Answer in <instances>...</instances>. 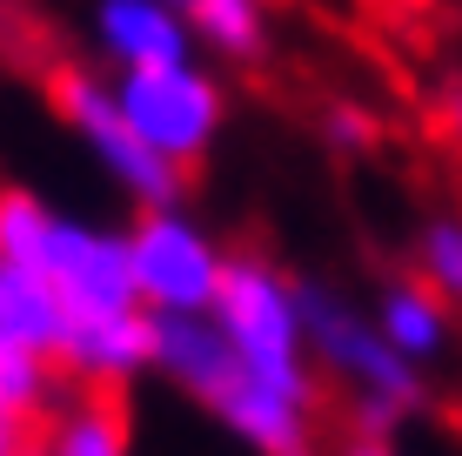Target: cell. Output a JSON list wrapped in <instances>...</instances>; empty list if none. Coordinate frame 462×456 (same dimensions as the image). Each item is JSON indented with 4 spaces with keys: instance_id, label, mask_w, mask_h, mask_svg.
Here are the masks:
<instances>
[{
    "instance_id": "obj_1",
    "label": "cell",
    "mask_w": 462,
    "mask_h": 456,
    "mask_svg": "<svg viewBox=\"0 0 462 456\" xmlns=\"http://www.w3.org/2000/svg\"><path fill=\"white\" fill-rule=\"evenodd\" d=\"M208 322L221 329V342L235 349L254 383L282 389L295 403H315V376L301 363V289H289L262 256H228L221 262V289Z\"/></svg>"
},
{
    "instance_id": "obj_2",
    "label": "cell",
    "mask_w": 462,
    "mask_h": 456,
    "mask_svg": "<svg viewBox=\"0 0 462 456\" xmlns=\"http://www.w3.org/2000/svg\"><path fill=\"white\" fill-rule=\"evenodd\" d=\"M301 336H309L315 349H322V363L356 389L362 443H382V430L422 396L416 363H402V356L375 336V322H362L356 309L328 302V295H301Z\"/></svg>"
},
{
    "instance_id": "obj_3",
    "label": "cell",
    "mask_w": 462,
    "mask_h": 456,
    "mask_svg": "<svg viewBox=\"0 0 462 456\" xmlns=\"http://www.w3.org/2000/svg\"><path fill=\"white\" fill-rule=\"evenodd\" d=\"M221 262L228 256L181 209H141V222L127 228V275H134V302L148 316H208Z\"/></svg>"
},
{
    "instance_id": "obj_4",
    "label": "cell",
    "mask_w": 462,
    "mask_h": 456,
    "mask_svg": "<svg viewBox=\"0 0 462 456\" xmlns=\"http://www.w3.org/2000/svg\"><path fill=\"white\" fill-rule=\"evenodd\" d=\"M115 107L127 115V128L141 135V148L162 154L174 175L201 162L221 135V88L195 60L181 68H148V74H121L115 81Z\"/></svg>"
},
{
    "instance_id": "obj_5",
    "label": "cell",
    "mask_w": 462,
    "mask_h": 456,
    "mask_svg": "<svg viewBox=\"0 0 462 456\" xmlns=\"http://www.w3.org/2000/svg\"><path fill=\"white\" fill-rule=\"evenodd\" d=\"M54 107H60V121L81 135V148L141 201V209H174L181 175H174L162 154L141 148V135L127 128V115L115 107V88L107 81H94V74H81V68H60L54 74Z\"/></svg>"
},
{
    "instance_id": "obj_6",
    "label": "cell",
    "mask_w": 462,
    "mask_h": 456,
    "mask_svg": "<svg viewBox=\"0 0 462 456\" xmlns=\"http://www.w3.org/2000/svg\"><path fill=\"white\" fill-rule=\"evenodd\" d=\"M60 295H68L74 316H107V309H141L134 302V275H127V235L74 222V215H54V235H47L41 269Z\"/></svg>"
},
{
    "instance_id": "obj_7",
    "label": "cell",
    "mask_w": 462,
    "mask_h": 456,
    "mask_svg": "<svg viewBox=\"0 0 462 456\" xmlns=\"http://www.w3.org/2000/svg\"><path fill=\"white\" fill-rule=\"evenodd\" d=\"M141 369H154V316L148 309H107V316H74L60 376L74 389H127Z\"/></svg>"
},
{
    "instance_id": "obj_8",
    "label": "cell",
    "mask_w": 462,
    "mask_h": 456,
    "mask_svg": "<svg viewBox=\"0 0 462 456\" xmlns=\"http://www.w3.org/2000/svg\"><path fill=\"white\" fill-rule=\"evenodd\" d=\"M94 34H101V54L115 60L121 74L181 68L188 41H195L168 0H101V7H94Z\"/></svg>"
},
{
    "instance_id": "obj_9",
    "label": "cell",
    "mask_w": 462,
    "mask_h": 456,
    "mask_svg": "<svg viewBox=\"0 0 462 456\" xmlns=\"http://www.w3.org/2000/svg\"><path fill=\"white\" fill-rule=\"evenodd\" d=\"M34 456H127L121 389H74L34 423Z\"/></svg>"
},
{
    "instance_id": "obj_10",
    "label": "cell",
    "mask_w": 462,
    "mask_h": 456,
    "mask_svg": "<svg viewBox=\"0 0 462 456\" xmlns=\"http://www.w3.org/2000/svg\"><path fill=\"white\" fill-rule=\"evenodd\" d=\"M68 329H74V309H68V295H60L54 282L34 275V269L0 262V336H14L21 349H34L41 363L60 369Z\"/></svg>"
},
{
    "instance_id": "obj_11",
    "label": "cell",
    "mask_w": 462,
    "mask_h": 456,
    "mask_svg": "<svg viewBox=\"0 0 462 456\" xmlns=\"http://www.w3.org/2000/svg\"><path fill=\"white\" fill-rule=\"evenodd\" d=\"M375 336L389 342L402 363H422V356H436L442 342H449V302H442L436 289H422L416 275H402V282H389V289H382Z\"/></svg>"
},
{
    "instance_id": "obj_12",
    "label": "cell",
    "mask_w": 462,
    "mask_h": 456,
    "mask_svg": "<svg viewBox=\"0 0 462 456\" xmlns=\"http://www.w3.org/2000/svg\"><path fill=\"white\" fill-rule=\"evenodd\" d=\"M188 34H201L221 54H262V0H168Z\"/></svg>"
},
{
    "instance_id": "obj_13",
    "label": "cell",
    "mask_w": 462,
    "mask_h": 456,
    "mask_svg": "<svg viewBox=\"0 0 462 456\" xmlns=\"http://www.w3.org/2000/svg\"><path fill=\"white\" fill-rule=\"evenodd\" d=\"M54 403H60V369L41 363L34 349H21L14 336H0V410L21 423H41Z\"/></svg>"
},
{
    "instance_id": "obj_14",
    "label": "cell",
    "mask_w": 462,
    "mask_h": 456,
    "mask_svg": "<svg viewBox=\"0 0 462 456\" xmlns=\"http://www.w3.org/2000/svg\"><path fill=\"white\" fill-rule=\"evenodd\" d=\"M416 282L436 289L442 302H462V215H429L416 235Z\"/></svg>"
},
{
    "instance_id": "obj_15",
    "label": "cell",
    "mask_w": 462,
    "mask_h": 456,
    "mask_svg": "<svg viewBox=\"0 0 462 456\" xmlns=\"http://www.w3.org/2000/svg\"><path fill=\"white\" fill-rule=\"evenodd\" d=\"M429 121H436V135L462 141V74H449V81H442V94L429 101Z\"/></svg>"
},
{
    "instance_id": "obj_16",
    "label": "cell",
    "mask_w": 462,
    "mask_h": 456,
    "mask_svg": "<svg viewBox=\"0 0 462 456\" xmlns=\"http://www.w3.org/2000/svg\"><path fill=\"white\" fill-rule=\"evenodd\" d=\"M328 141H342V148H369L375 121L362 115V107H328Z\"/></svg>"
},
{
    "instance_id": "obj_17",
    "label": "cell",
    "mask_w": 462,
    "mask_h": 456,
    "mask_svg": "<svg viewBox=\"0 0 462 456\" xmlns=\"http://www.w3.org/2000/svg\"><path fill=\"white\" fill-rule=\"evenodd\" d=\"M0 456H34V423L0 410Z\"/></svg>"
},
{
    "instance_id": "obj_18",
    "label": "cell",
    "mask_w": 462,
    "mask_h": 456,
    "mask_svg": "<svg viewBox=\"0 0 462 456\" xmlns=\"http://www.w3.org/2000/svg\"><path fill=\"white\" fill-rule=\"evenodd\" d=\"M348 456H389V443H356Z\"/></svg>"
}]
</instances>
